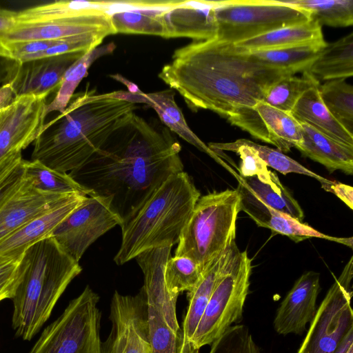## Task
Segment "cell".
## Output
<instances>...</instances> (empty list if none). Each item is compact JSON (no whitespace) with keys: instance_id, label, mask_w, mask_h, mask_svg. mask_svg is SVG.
I'll list each match as a JSON object with an SVG mask.
<instances>
[{"instance_id":"obj_1","label":"cell","mask_w":353,"mask_h":353,"mask_svg":"<svg viewBox=\"0 0 353 353\" xmlns=\"http://www.w3.org/2000/svg\"><path fill=\"white\" fill-rule=\"evenodd\" d=\"M181 150L166 126L134 114L83 165L68 174L88 196L108 199L123 221L170 176L183 171Z\"/></svg>"},{"instance_id":"obj_2","label":"cell","mask_w":353,"mask_h":353,"mask_svg":"<svg viewBox=\"0 0 353 353\" xmlns=\"http://www.w3.org/2000/svg\"><path fill=\"white\" fill-rule=\"evenodd\" d=\"M285 76L215 37L176 50L159 74L192 110H210L226 118L241 108L262 101L265 89Z\"/></svg>"},{"instance_id":"obj_3","label":"cell","mask_w":353,"mask_h":353,"mask_svg":"<svg viewBox=\"0 0 353 353\" xmlns=\"http://www.w3.org/2000/svg\"><path fill=\"white\" fill-rule=\"evenodd\" d=\"M135 104L96 90L74 94L68 106L45 123L34 141L32 159L68 173L83 165L135 114Z\"/></svg>"},{"instance_id":"obj_4","label":"cell","mask_w":353,"mask_h":353,"mask_svg":"<svg viewBox=\"0 0 353 353\" xmlns=\"http://www.w3.org/2000/svg\"><path fill=\"white\" fill-rule=\"evenodd\" d=\"M82 270L51 236L28 248L19 263V277L12 298L15 335L30 341L48 321L70 283Z\"/></svg>"},{"instance_id":"obj_5","label":"cell","mask_w":353,"mask_h":353,"mask_svg":"<svg viewBox=\"0 0 353 353\" xmlns=\"http://www.w3.org/2000/svg\"><path fill=\"white\" fill-rule=\"evenodd\" d=\"M200 196L186 172L170 176L122 221L121 247L114 258L116 264L123 265L150 249L178 243Z\"/></svg>"},{"instance_id":"obj_6","label":"cell","mask_w":353,"mask_h":353,"mask_svg":"<svg viewBox=\"0 0 353 353\" xmlns=\"http://www.w3.org/2000/svg\"><path fill=\"white\" fill-rule=\"evenodd\" d=\"M240 211V195L236 189L200 196L181 233L174 256L190 258L203 272L235 241Z\"/></svg>"},{"instance_id":"obj_7","label":"cell","mask_w":353,"mask_h":353,"mask_svg":"<svg viewBox=\"0 0 353 353\" xmlns=\"http://www.w3.org/2000/svg\"><path fill=\"white\" fill-rule=\"evenodd\" d=\"M251 259L237 248L224 265L190 343V353L211 345L239 323L249 292Z\"/></svg>"},{"instance_id":"obj_8","label":"cell","mask_w":353,"mask_h":353,"mask_svg":"<svg viewBox=\"0 0 353 353\" xmlns=\"http://www.w3.org/2000/svg\"><path fill=\"white\" fill-rule=\"evenodd\" d=\"M99 295L88 285L47 326L28 353H102Z\"/></svg>"},{"instance_id":"obj_9","label":"cell","mask_w":353,"mask_h":353,"mask_svg":"<svg viewBox=\"0 0 353 353\" xmlns=\"http://www.w3.org/2000/svg\"><path fill=\"white\" fill-rule=\"evenodd\" d=\"M215 38L235 44L284 27L312 20L309 12L281 1L232 0L215 9Z\"/></svg>"},{"instance_id":"obj_10","label":"cell","mask_w":353,"mask_h":353,"mask_svg":"<svg viewBox=\"0 0 353 353\" xmlns=\"http://www.w3.org/2000/svg\"><path fill=\"white\" fill-rule=\"evenodd\" d=\"M352 276L351 256L317 308L296 353H334L343 337L353 328L350 305Z\"/></svg>"},{"instance_id":"obj_11","label":"cell","mask_w":353,"mask_h":353,"mask_svg":"<svg viewBox=\"0 0 353 353\" xmlns=\"http://www.w3.org/2000/svg\"><path fill=\"white\" fill-rule=\"evenodd\" d=\"M122 221L112 211L108 199L86 196L51 234L60 248L79 262L88 248Z\"/></svg>"},{"instance_id":"obj_12","label":"cell","mask_w":353,"mask_h":353,"mask_svg":"<svg viewBox=\"0 0 353 353\" xmlns=\"http://www.w3.org/2000/svg\"><path fill=\"white\" fill-rule=\"evenodd\" d=\"M110 319L112 328L102 344V353H152L143 287L135 296L116 291L111 301Z\"/></svg>"},{"instance_id":"obj_13","label":"cell","mask_w":353,"mask_h":353,"mask_svg":"<svg viewBox=\"0 0 353 353\" xmlns=\"http://www.w3.org/2000/svg\"><path fill=\"white\" fill-rule=\"evenodd\" d=\"M227 119L233 125L282 152H289L303 140L301 125L291 113L261 101L254 106L238 109Z\"/></svg>"},{"instance_id":"obj_14","label":"cell","mask_w":353,"mask_h":353,"mask_svg":"<svg viewBox=\"0 0 353 353\" xmlns=\"http://www.w3.org/2000/svg\"><path fill=\"white\" fill-rule=\"evenodd\" d=\"M47 96L16 97L0 123V160L34 142L46 117Z\"/></svg>"},{"instance_id":"obj_15","label":"cell","mask_w":353,"mask_h":353,"mask_svg":"<svg viewBox=\"0 0 353 353\" xmlns=\"http://www.w3.org/2000/svg\"><path fill=\"white\" fill-rule=\"evenodd\" d=\"M116 34L111 17L88 14L73 18L38 24L16 26L0 34L5 45L42 40H68L87 34L106 37Z\"/></svg>"},{"instance_id":"obj_16","label":"cell","mask_w":353,"mask_h":353,"mask_svg":"<svg viewBox=\"0 0 353 353\" xmlns=\"http://www.w3.org/2000/svg\"><path fill=\"white\" fill-rule=\"evenodd\" d=\"M83 52L61 54L16 63L12 69V84L15 97L21 95L48 96L59 88L67 70L78 59Z\"/></svg>"},{"instance_id":"obj_17","label":"cell","mask_w":353,"mask_h":353,"mask_svg":"<svg viewBox=\"0 0 353 353\" xmlns=\"http://www.w3.org/2000/svg\"><path fill=\"white\" fill-rule=\"evenodd\" d=\"M319 290L320 274L313 271L303 274L276 310L274 319L275 331L283 335L302 334L316 314Z\"/></svg>"},{"instance_id":"obj_18","label":"cell","mask_w":353,"mask_h":353,"mask_svg":"<svg viewBox=\"0 0 353 353\" xmlns=\"http://www.w3.org/2000/svg\"><path fill=\"white\" fill-rule=\"evenodd\" d=\"M86 196L78 193L70 194L17 229L0 242V257L20 258L28 248L51 236L55 228Z\"/></svg>"},{"instance_id":"obj_19","label":"cell","mask_w":353,"mask_h":353,"mask_svg":"<svg viewBox=\"0 0 353 353\" xmlns=\"http://www.w3.org/2000/svg\"><path fill=\"white\" fill-rule=\"evenodd\" d=\"M69 194L42 191L23 174L20 184L0 205V242Z\"/></svg>"},{"instance_id":"obj_20","label":"cell","mask_w":353,"mask_h":353,"mask_svg":"<svg viewBox=\"0 0 353 353\" xmlns=\"http://www.w3.org/2000/svg\"><path fill=\"white\" fill-rule=\"evenodd\" d=\"M240 195V208L258 226L268 228L274 233L288 236L296 242L311 237L322 238L352 248V238H336L325 235L309 225L279 212L258 200L240 181L236 188Z\"/></svg>"},{"instance_id":"obj_21","label":"cell","mask_w":353,"mask_h":353,"mask_svg":"<svg viewBox=\"0 0 353 353\" xmlns=\"http://www.w3.org/2000/svg\"><path fill=\"white\" fill-rule=\"evenodd\" d=\"M172 247L150 249L138 254L135 259L144 275L143 288L147 304L154 306L163 315L170 327L181 337L176 313V300L168 293L165 282L164 271L170 256Z\"/></svg>"},{"instance_id":"obj_22","label":"cell","mask_w":353,"mask_h":353,"mask_svg":"<svg viewBox=\"0 0 353 353\" xmlns=\"http://www.w3.org/2000/svg\"><path fill=\"white\" fill-rule=\"evenodd\" d=\"M227 1H183L177 8L165 12L168 38L189 37L205 41L216 37L215 9Z\"/></svg>"},{"instance_id":"obj_23","label":"cell","mask_w":353,"mask_h":353,"mask_svg":"<svg viewBox=\"0 0 353 353\" xmlns=\"http://www.w3.org/2000/svg\"><path fill=\"white\" fill-rule=\"evenodd\" d=\"M111 98L135 103H145L152 107L157 113L165 126L176 133L183 140L192 144L199 150L206 153L217 161L219 157L205 144L188 126L185 117L174 99V92L167 89L152 93H145L140 90L137 93L128 91H114L109 92Z\"/></svg>"},{"instance_id":"obj_24","label":"cell","mask_w":353,"mask_h":353,"mask_svg":"<svg viewBox=\"0 0 353 353\" xmlns=\"http://www.w3.org/2000/svg\"><path fill=\"white\" fill-rule=\"evenodd\" d=\"M237 248L230 244L202 272L196 286L188 292V307L181 331L179 353H190V343L211 297L219 275L229 258Z\"/></svg>"},{"instance_id":"obj_25","label":"cell","mask_w":353,"mask_h":353,"mask_svg":"<svg viewBox=\"0 0 353 353\" xmlns=\"http://www.w3.org/2000/svg\"><path fill=\"white\" fill-rule=\"evenodd\" d=\"M300 123L303 140L296 149L330 172L340 170L346 174H353V148L334 141L307 124Z\"/></svg>"},{"instance_id":"obj_26","label":"cell","mask_w":353,"mask_h":353,"mask_svg":"<svg viewBox=\"0 0 353 353\" xmlns=\"http://www.w3.org/2000/svg\"><path fill=\"white\" fill-rule=\"evenodd\" d=\"M319 86L307 90L299 98L291 112L292 115L299 123L307 124L334 141L353 148V134L328 111L319 95Z\"/></svg>"},{"instance_id":"obj_27","label":"cell","mask_w":353,"mask_h":353,"mask_svg":"<svg viewBox=\"0 0 353 353\" xmlns=\"http://www.w3.org/2000/svg\"><path fill=\"white\" fill-rule=\"evenodd\" d=\"M321 26L312 19L305 23L279 28L234 44L245 52L301 46H325Z\"/></svg>"},{"instance_id":"obj_28","label":"cell","mask_w":353,"mask_h":353,"mask_svg":"<svg viewBox=\"0 0 353 353\" xmlns=\"http://www.w3.org/2000/svg\"><path fill=\"white\" fill-rule=\"evenodd\" d=\"M307 72L319 81L352 77L353 32L333 43H327Z\"/></svg>"},{"instance_id":"obj_29","label":"cell","mask_w":353,"mask_h":353,"mask_svg":"<svg viewBox=\"0 0 353 353\" xmlns=\"http://www.w3.org/2000/svg\"><path fill=\"white\" fill-rule=\"evenodd\" d=\"M325 46H301L247 52L258 63L287 75H294L307 72Z\"/></svg>"},{"instance_id":"obj_30","label":"cell","mask_w":353,"mask_h":353,"mask_svg":"<svg viewBox=\"0 0 353 353\" xmlns=\"http://www.w3.org/2000/svg\"><path fill=\"white\" fill-rule=\"evenodd\" d=\"M115 48L116 45L111 42L100 45L83 54L64 74L55 97L46 105V115L54 111L63 112L74 95V90L88 75V68L93 62L102 56L112 53Z\"/></svg>"},{"instance_id":"obj_31","label":"cell","mask_w":353,"mask_h":353,"mask_svg":"<svg viewBox=\"0 0 353 353\" xmlns=\"http://www.w3.org/2000/svg\"><path fill=\"white\" fill-rule=\"evenodd\" d=\"M239 181L261 202L269 208L291 216L301 222L304 213L298 201L282 185L278 177L270 182H264L256 176H239Z\"/></svg>"},{"instance_id":"obj_32","label":"cell","mask_w":353,"mask_h":353,"mask_svg":"<svg viewBox=\"0 0 353 353\" xmlns=\"http://www.w3.org/2000/svg\"><path fill=\"white\" fill-rule=\"evenodd\" d=\"M319 85L320 82L308 72H303L302 77L285 76L274 81L265 89L261 101L291 113L299 98L307 90Z\"/></svg>"},{"instance_id":"obj_33","label":"cell","mask_w":353,"mask_h":353,"mask_svg":"<svg viewBox=\"0 0 353 353\" xmlns=\"http://www.w3.org/2000/svg\"><path fill=\"white\" fill-rule=\"evenodd\" d=\"M167 11L127 10L115 12L110 17L116 34H150L168 38V28L164 17Z\"/></svg>"},{"instance_id":"obj_34","label":"cell","mask_w":353,"mask_h":353,"mask_svg":"<svg viewBox=\"0 0 353 353\" xmlns=\"http://www.w3.org/2000/svg\"><path fill=\"white\" fill-rule=\"evenodd\" d=\"M282 3L305 10L321 26L347 27L353 24V0H285Z\"/></svg>"},{"instance_id":"obj_35","label":"cell","mask_w":353,"mask_h":353,"mask_svg":"<svg viewBox=\"0 0 353 353\" xmlns=\"http://www.w3.org/2000/svg\"><path fill=\"white\" fill-rule=\"evenodd\" d=\"M321 99L333 117L353 134V87L344 79L326 81L319 86Z\"/></svg>"},{"instance_id":"obj_36","label":"cell","mask_w":353,"mask_h":353,"mask_svg":"<svg viewBox=\"0 0 353 353\" xmlns=\"http://www.w3.org/2000/svg\"><path fill=\"white\" fill-rule=\"evenodd\" d=\"M23 170L24 176L42 191L62 194L78 193L88 196L85 190L68 173L54 170L37 160H24Z\"/></svg>"},{"instance_id":"obj_37","label":"cell","mask_w":353,"mask_h":353,"mask_svg":"<svg viewBox=\"0 0 353 353\" xmlns=\"http://www.w3.org/2000/svg\"><path fill=\"white\" fill-rule=\"evenodd\" d=\"M202 272L199 265L190 258L170 257L165 264L164 278L170 296L177 300L181 292L191 291L199 281Z\"/></svg>"},{"instance_id":"obj_38","label":"cell","mask_w":353,"mask_h":353,"mask_svg":"<svg viewBox=\"0 0 353 353\" xmlns=\"http://www.w3.org/2000/svg\"><path fill=\"white\" fill-rule=\"evenodd\" d=\"M208 146L215 153L226 150L239 154L241 159L240 176H255L264 182H270L278 177L275 173L268 169L265 163L252 148L241 143L238 139L229 143H209Z\"/></svg>"},{"instance_id":"obj_39","label":"cell","mask_w":353,"mask_h":353,"mask_svg":"<svg viewBox=\"0 0 353 353\" xmlns=\"http://www.w3.org/2000/svg\"><path fill=\"white\" fill-rule=\"evenodd\" d=\"M238 140L241 143L252 148L268 167L274 168L284 175L289 173H297L313 177L318 180L321 185L332 183V181L323 178L306 168L278 150L260 145L248 139H240Z\"/></svg>"},{"instance_id":"obj_40","label":"cell","mask_w":353,"mask_h":353,"mask_svg":"<svg viewBox=\"0 0 353 353\" xmlns=\"http://www.w3.org/2000/svg\"><path fill=\"white\" fill-rule=\"evenodd\" d=\"M148 305V321L152 353H179L181 338L168 325L162 314Z\"/></svg>"},{"instance_id":"obj_41","label":"cell","mask_w":353,"mask_h":353,"mask_svg":"<svg viewBox=\"0 0 353 353\" xmlns=\"http://www.w3.org/2000/svg\"><path fill=\"white\" fill-rule=\"evenodd\" d=\"M211 345L209 353H263L245 325H232Z\"/></svg>"},{"instance_id":"obj_42","label":"cell","mask_w":353,"mask_h":353,"mask_svg":"<svg viewBox=\"0 0 353 353\" xmlns=\"http://www.w3.org/2000/svg\"><path fill=\"white\" fill-rule=\"evenodd\" d=\"M104 38L103 36L99 34H87L77 37L63 41L45 51L22 57L14 62L23 63L35 59L64 54L74 52L85 53L100 46Z\"/></svg>"},{"instance_id":"obj_43","label":"cell","mask_w":353,"mask_h":353,"mask_svg":"<svg viewBox=\"0 0 353 353\" xmlns=\"http://www.w3.org/2000/svg\"><path fill=\"white\" fill-rule=\"evenodd\" d=\"M21 258L0 257V302L12 299L19 277Z\"/></svg>"},{"instance_id":"obj_44","label":"cell","mask_w":353,"mask_h":353,"mask_svg":"<svg viewBox=\"0 0 353 353\" xmlns=\"http://www.w3.org/2000/svg\"><path fill=\"white\" fill-rule=\"evenodd\" d=\"M23 161L0 185V205L17 188L23 178Z\"/></svg>"},{"instance_id":"obj_45","label":"cell","mask_w":353,"mask_h":353,"mask_svg":"<svg viewBox=\"0 0 353 353\" xmlns=\"http://www.w3.org/2000/svg\"><path fill=\"white\" fill-rule=\"evenodd\" d=\"M321 185L326 191L332 192L338 196L350 208H353V188L352 186L335 181Z\"/></svg>"},{"instance_id":"obj_46","label":"cell","mask_w":353,"mask_h":353,"mask_svg":"<svg viewBox=\"0 0 353 353\" xmlns=\"http://www.w3.org/2000/svg\"><path fill=\"white\" fill-rule=\"evenodd\" d=\"M15 98L12 84L8 82L0 87V111L12 104Z\"/></svg>"},{"instance_id":"obj_47","label":"cell","mask_w":353,"mask_h":353,"mask_svg":"<svg viewBox=\"0 0 353 353\" xmlns=\"http://www.w3.org/2000/svg\"><path fill=\"white\" fill-rule=\"evenodd\" d=\"M13 14L14 12L10 10L4 14H0V34L14 27L15 24L12 19Z\"/></svg>"},{"instance_id":"obj_48","label":"cell","mask_w":353,"mask_h":353,"mask_svg":"<svg viewBox=\"0 0 353 353\" xmlns=\"http://www.w3.org/2000/svg\"><path fill=\"white\" fill-rule=\"evenodd\" d=\"M352 347H353V328L350 330L343 337L334 353H348Z\"/></svg>"},{"instance_id":"obj_49","label":"cell","mask_w":353,"mask_h":353,"mask_svg":"<svg viewBox=\"0 0 353 353\" xmlns=\"http://www.w3.org/2000/svg\"><path fill=\"white\" fill-rule=\"evenodd\" d=\"M110 77L114 79V80L121 82V83L124 84L127 88L128 91L131 93H137L141 90L139 88V87L134 84V83L130 81L128 79L123 77L122 75L119 74H115L110 75Z\"/></svg>"},{"instance_id":"obj_50","label":"cell","mask_w":353,"mask_h":353,"mask_svg":"<svg viewBox=\"0 0 353 353\" xmlns=\"http://www.w3.org/2000/svg\"><path fill=\"white\" fill-rule=\"evenodd\" d=\"M0 57L11 59L12 56L8 48L0 39Z\"/></svg>"},{"instance_id":"obj_51","label":"cell","mask_w":353,"mask_h":353,"mask_svg":"<svg viewBox=\"0 0 353 353\" xmlns=\"http://www.w3.org/2000/svg\"><path fill=\"white\" fill-rule=\"evenodd\" d=\"M6 12H7V10H3V9H1V8H0V14H4V13H6Z\"/></svg>"},{"instance_id":"obj_52","label":"cell","mask_w":353,"mask_h":353,"mask_svg":"<svg viewBox=\"0 0 353 353\" xmlns=\"http://www.w3.org/2000/svg\"><path fill=\"white\" fill-rule=\"evenodd\" d=\"M348 353H353V347L350 349Z\"/></svg>"}]
</instances>
